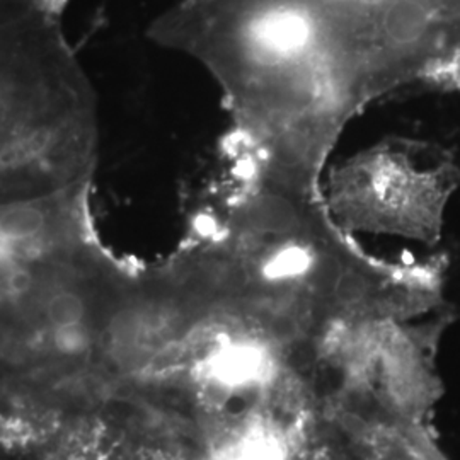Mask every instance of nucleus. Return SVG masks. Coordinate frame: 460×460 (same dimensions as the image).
Listing matches in <instances>:
<instances>
[{
	"label": "nucleus",
	"instance_id": "obj_2",
	"mask_svg": "<svg viewBox=\"0 0 460 460\" xmlns=\"http://www.w3.org/2000/svg\"><path fill=\"white\" fill-rule=\"evenodd\" d=\"M47 224L40 207L31 203H14L0 210V239L28 241L36 237Z\"/></svg>",
	"mask_w": 460,
	"mask_h": 460
},
{
	"label": "nucleus",
	"instance_id": "obj_3",
	"mask_svg": "<svg viewBox=\"0 0 460 460\" xmlns=\"http://www.w3.org/2000/svg\"><path fill=\"white\" fill-rule=\"evenodd\" d=\"M51 138H53V132L45 128V130L24 133L14 138L13 142L2 146L0 169H14V167L31 163L49 148Z\"/></svg>",
	"mask_w": 460,
	"mask_h": 460
},
{
	"label": "nucleus",
	"instance_id": "obj_1",
	"mask_svg": "<svg viewBox=\"0 0 460 460\" xmlns=\"http://www.w3.org/2000/svg\"><path fill=\"white\" fill-rule=\"evenodd\" d=\"M164 36L220 84L244 167L298 188L377 99L460 81V0H188Z\"/></svg>",
	"mask_w": 460,
	"mask_h": 460
},
{
	"label": "nucleus",
	"instance_id": "obj_5",
	"mask_svg": "<svg viewBox=\"0 0 460 460\" xmlns=\"http://www.w3.org/2000/svg\"><path fill=\"white\" fill-rule=\"evenodd\" d=\"M41 19H47V17H41ZM36 21H40V19H36ZM31 22H34V21H31ZM30 24V22H28ZM24 26V24H22ZM16 28H19V26H16ZM11 30H14V28H11ZM4 31H9V30H4ZM2 33V31H0Z\"/></svg>",
	"mask_w": 460,
	"mask_h": 460
},
{
	"label": "nucleus",
	"instance_id": "obj_4",
	"mask_svg": "<svg viewBox=\"0 0 460 460\" xmlns=\"http://www.w3.org/2000/svg\"><path fill=\"white\" fill-rule=\"evenodd\" d=\"M85 314L83 298L72 292H62L51 296L47 305V317L57 331L81 328Z\"/></svg>",
	"mask_w": 460,
	"mask_h": 460
}]
</instances>
